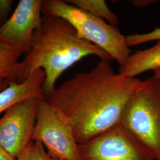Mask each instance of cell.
Instances as JSON below:
<instances>
[{
	"mask_svg": "<svg viewBox=\"0 0 160 160\" xmlns=\"http://www.w3.org/2000/svg\"><path fill=\"white\" fill-rule=\"evenodd\" d=\"M132 4L138 7H145L158 3L159 1L157 0H133L131 1Z\"/></svg>",
	"mask_w": 160,
	"mask_h": 160,
	"instance_id": "obj_16",
	"label": "cell"
},
{
	"mask_svg": "<svg viewBox=\"0 0 160 160\" xmlns=\"http://www.w3.org/2000/svg\"><path fill=\"white\" fill-rule=\"evenodd\" d=\"M119 125L140 143L154 160H160V80L141 81L127 102Z\"/></svg>",
	"mask_w": 160,
	"mask_h": 160,
	"instance_id": "obj_3",
	"label": "cell"
},
{
	"mask_svg": "<svg viewBox=\"0 0 160 160\" xmlns=\"http://www.w3.org/2000/svg\"><path fill=\"white\" fill-rule=\"evenodd\" d=\"M12 4V0H0V26L8 20Z\"/></svg>",
	"mask_w": 160,
	"mask_h": 160,
	"instance_id": "obj_15",
	"label": "cell"
},
{
	"mask_svg": "<svg viewBox=\"0 0 160 160\" xmlns=\"http://www.w3.org/2000/svg\"><path fill=\"white\" fill-rule=\"evenodd\" d=\"M45 73L42 69L34 71L22 82H12L0 92V114L12 105L29 98L41 99L45 96L43 88Z\"/></svg>",
	"mask_w": 160,
	"mask_h": 160,
	"instance_id": "obj_9",
	"label": "cell"
},
{
	"mask_svg": "<svg viewBox=\"0 0 160 160\" xmlns=\"http://www.w3.org/2000/svg\"><path fill=\"white\" fill-rule=\"evenodd\" d=\"M93 55L100 61L113 59L102 49L81 39L72 25L61 18L43 14L34 33L30 51L20 61L17 82H22L38 69L45 73L43 88L48 97L59 77L84 58Z\"/></svg>",
	"mask_w": 160,
	"mask_h": 160,
	"instance_id": "obj_2",
	"label": "cell"
},
{
	"mask_svg": "<svg viewBox=\"0 0 160 160\" xmlns=\"http://www.w3.org/2000/svg\"><path fill=\"white\" fill-rule=\"evenodd\" d=\"M26 160H61L48 154L44 146L39 141H32L26 151Z\"/></svg>",
	"mask_w": 160,
	"mask_h": 160,
	"instance_id": "obj_14",
	"label": "cell"
},
{
	"mask_svg": "<svg viewBox=\"0 0 160 160\" xmlns=\"http://www.w3.org/2000/svg\"><path fill=\"white\" fill-rule=\"evenodd\" d=\"M32 141L40 142L53 158L81 160L71 126L63 114L46 97L38 100Z\"/></svg>",
	"mask_w": 160,
	"mask_h": 160,
	"instance_id": "obj_5",
	"label": "cell"
},
{
	"mask_svg": "<svg viewBox=\"0 0 160 160\" xmlns=\"http://www.w3.org/2000/svg\"><path fill=\"white\" fill-rule=\"evenodd\" d=\"M160 68V40L154 46L131 54L125 63L120 66L119 72L125 76L136 77L147 71Z\"/></svg>",
	"mask_w": 160,
	"mask_h": 160,
	"instance_id": "obj_10",
	"label": "cell"
},
{
	"mask_svg": "<svg viewBox=\"0 0 160 160\" xmlns=\"http://www.w3.org/2000/svg\"><path fill=\"white\" fill-rule=\"evenodd\" d=\"M78 148L81 160H154L119 125L78 145Z\"/></svg>",
	"mask_w": 160,
	"mask_h": 160,
	"instance_id": "obj_6",
	"label": "cell"
},
{
	"mask_svg": "<svg viewBox=\"0 0 160 160\" xmlns=\"http://www.w3.org/2000/svg\"><path fill=\"white\" fill-rule=\"evenodd\" d=\"M66 1L95 17L103 19L113 26L116 27L119 23L118 16L109 8L104 0H68Z\"/></svg>",
	"mask_w": 160,
	"mask_h": 160,
	"instance_id": "obj_12",
	"label": "cell"
},
{
	"mask_svg": "<svg viewBox=\"0 0 160 160\" xmlns=\"http://www.w3.org/2000/svg\"><path fill=\"white\" fill-rule=\"evenodd\" d=\"M38 100L33 98L16 103L0 118V148L15 158L32 141Z\"/></svg>",
	"mask_w": 160,
	"mask_h": 160,
	"instance_id": "obj_7",
	"label": "cell"
},
{
	"mask_svg": "<svg viewBox=\"0 0 160 160\" xmlns=\"http://www.w3.org/2000/svg\"><path fill=\"white\" fill-rule=\"evenodd\" d=\"M26 150L23 152L22 155H20L18 158H17V160H26Z\"/></svg>",
	"mask_w": 160,
	"mask_h": 160,
	"instance_id": "obj_20",
	"label": "cell"
},
{
	"mask_svg": "<svg viewBox=\"0 0 160 160\" xmlns=\"http://www.w3.org/2000/svg\"><path fill=\"white\" fill-rule=\"evenodd\" d=\"M0 160H17V158L12 157L0 148Z\"/></svg>",
	"mask_w": 160,
	"mask_h": 160,
	"instance_id": "obj_17",
	"label": "cell"
},
{
	"mask_svg": "<svg viewBox=\"0 0 160 160\" xmlns=\"http://www.w3.org/2000/svg\"><path fill=\"white\" fill-rule=\"evenodd\" d=\"M23 53L17 48L0 42V82H17L20 58Z\"/></svg>",
	"mask_w": 160,
	"mask_h": 160,
	"instance_id": "obj_11",
	"label": "cell"
},
{
	"mask_svg": "<svg viewBox=\"0 0 160 160\" xmlns=\"http://www.w3.org/2000/svg\"><path fill=\"white\" fill-rule=\"evenodd\" d=\"M141 80L115 72L100 61L55 88L46 99L65 117L78 145L119 124L127 102Z\"/></svg>",
	"mask_w": 160,
	"mask_h": 160,
	"instance_id": "obj_1",
	"label": "cell"
},
{
	"mask_svg": "<svg viewBox=\"0 0 160 160\" xmlns=\"http://www.w3.org/2000/svg\"><path fill=\"white\" fill-rule=\"evenodd\" d=\"M42 3V0H20L12 16L0 26V42L28 53L41 23Z\"/></svg>",
	"mask_w": 160,
	"mask_h": 160,
	"instance_id": "obj_8",
	"label": "cell"
},
{
	"mask_svg": "<svg viewBox=\"0 0 160 160\" xmlns=\"http://www.w3.org/2000/svg\"><path fill=\"white\" fill-rule=\"evenodd\" d=\"M153 72H154V76L160 80V68L154 70Z\"/></svg>",
	"mask_w": 160,
	"mask_h": 160,
	"instance_id": "obj_19",
	"label": "cell"
},
{
	"mask_svg": "<svg viewBox=\"0 0 160 160\" xmlns=\"http://www.w3.org/2000/svg\"><path fill=\"white\" fill-rule=\"evenodd\" d=\"M42 14L59 17L73 26L81 39L96 45L108 53L119 67L131 55L126 36L103 19L92 16L62 0H45Z\"/></svg>",
	"mask_w": 160,
	"mask_h": 160,
	"instance_id": "obj_4",
	"label": "cell"
},
{
	"mask_svg": "<svg viewBox=\"0 0 160 160\" xmlns=\"http://www.w3.org/2000/svg\"><path fill=\"white\" fill-rule=\"evenodd\" d=\"M10 84L7 82H0V92L4 90Z\"/></svg>",
	"mask_w": 160,
	"mask_h": 160,
	"instance_id": "obj_18",
	"label": "cell"
},
{
	"mask_svg": "<svg viewBox=\"0 0 160 160\" xmlns=\"http://www.w3.org/2000/svg\"><path fill=\"white\" fill-rule=\"evenodd\" d=\"M127 45L129 47L137 46L152 40H160V28H157L148 33L129 34L126 36Z\"/></svg>",
	"mask_w": 160,
	"mask_h": 160,
	"instance_id": "obj_13",
	"label": "cell"
}]
</instances>
